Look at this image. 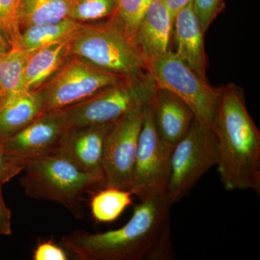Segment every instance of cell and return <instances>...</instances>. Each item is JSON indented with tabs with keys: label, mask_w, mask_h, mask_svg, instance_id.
<instances>
[{
	"label": "cell",
	"mask_w": 260,
	"mask_h": 260,
	"mask_svg": "<svg viewBox=\"0 0 260 260\" xmlns=\"http://www.w3.org/2000/svg\"><path fill=\"white\" fill-rule=\"evenodd\" d=\"M167 195L140 200L124 226L91 234L75 230L61 245L81 260H169L174 256Z\"/></svg>",
	"instance_id": "1"
},
{
	"label": "cell",
	"mask_w": 260,
	"mask_h": 260,
	"mask_svg": "<svg viewBox=\"0 0 260 260\" xmlns=\"http://www.w3.org/2000/svg\"><path fill=\"white\" fill-rule=\"evenodd\" d=\"M212 129L216 137L217 167L224 188L259 194V130L237 85L228 84L220 88Z\"/></svg>",
	"instance_id": "2"
},
{
	"label": "cell",
	"mask_w": 260,
	"mask_h": 260,
	"mask_svg": "<svg viewBox=\"0 0 260 260\" xmlns=\"http://www.w3.org/2000/svg\"><path fill=\"white\" fill-rule=\"evenodd\" d=\"M20 179L25 194L62 205L75 218L85 216L83 195L104 183L56 151L27 161Z\"/></svg>",
	"instance_id": "3"
},
{
	"label": "cell",
	"mask_w": 260,
	"mask_h": 260,
	"mask_svg": "<svg viewBox=\"0 0 260 260\" xmlns=\"http://www.w3.org/2000/svg\"><path fill=\"white\" fill-rule=\"evenodd\" d=\"M148 71L125 77L78 104L60 109L70 127L109 124L126 114L148 106L156 93Z\"/></svg>",
	"instance_id": "4"
},
{
	"label": "cell",
	"mask_w": 260,
	"mask_h": 260,
	"mask_svg": "<svg viewBox=\"0 0 260 260\" xmlns=\"http://www.w3.org/2000/svg\"><path fill=\"white\" fill-rule=\"evenodd\" d=\"M71 55L124 77L147 71L144 58L109 18L82 24L71 42Z\"/></svg>",
	"instance_id": "5"
},
{
	"label": "cell",
	"mask_w": 260,
	"mask_h": 260,
	"mask_svg": "<svg viewBox=\"0 0 260 260\" xmlns=\"http://www.w3.org/2000/svg\"><path fill=\"white\" fill-rule=\"evenodd\" d=\"M146 68L158 88L179 97L192 110L197 121L212 129L220 88L211 86L171 50L147 61Z\"/></svg>",
	"instance_id": "6"
},
{
	"label": "cell",
	"mask_w": 260,
	"mask_h": 260,
	"mask_svg": "<svg viewBox=\"0 0 260 260\" xmlns=\"http://www.w3.org/2000/svg\"><path fill=\"white\" fill-rule=\"evenodd\" d=\"M217 162L218 145L213 130L195 119L185 136L173 149L168 191L172 205L187 196Z\"/></svg>",
	"instance_id": "7"
},
{
	"label": "cell",
	"mask_w": 260,
	"mask_h": 260,
	"mask_svg": "<svg viewBox=\"0 0 260 260\" xmlns=\"http://www.w3.org/2000/svg\"><path fill=\"white\" fill-rule=\"evenodd\" d=\"M124 78L70 55L55 74L37 90L43 99V113L78 104Z\"/></svg>",
	"instance_id": "8"
},
{
	"label": "cell",
	"mask_w": 260,
	"mask_h": 260,
	"mask_svg": "<svg viewBox=\"0 0 260 260\" xmlns=\"http://www.w3.org/2000/svg\"><path fill=\"white\" fill-rule=\"evenodd\" d=\"M152 102L145 110L128 189L140 200L150 197L168 196L170 181L171 157L174 147L162 141L157 133Z\"/></svg>",
	"instance_id": "9"
},
{
	"label": "cell",
	"mask_w": 260,
	"mask_h": 260,
	"mask_svg": "<svg viewBox=\"0 0 260 260\" xmlns=\"http://www.w3.org/2000/svg\"><path fill=\"white\" fill-rule=\"evenodd\" d=\"M148 106L131 111L113 121L103 150L105 187L129 189Z\"/></svg>",
	"instance_id": "10"
},
{
	"label": "cell",
	"mask_w": 260,
	"mask_h": 260,
	"mask_svg": "<svg viewBox=\"0 0 260 260\" xmlns=\"http://www.w3.org/2000/svg\"><path fill=\"white\" fill-rule=\"evenodd\" d=\"M69 128L61 110L51 111L43 113L23 129L0 141L7 151L28 160L57 151Z\"/></svg>",
	"instance_id": "11"
},
{
	"label": "cell",
	"mask_w": 260,
	"mask_h": 260,
	"mask_svg": "<svg viewBox=\"0 0 260 260\" xmlns=\"http://www.w3.org/2000/svg\"><path fill=\"white\" fill-rule=\"evenodd\" d=\"M112 124L70 127L63 137L57 150L85 172L100 179L104 186L103 150Z\"/></svg>",
	"instance_id": "12"
},
{
	"label": "cell",
	"mask_w": 260,
	"mask_h": 260,
	"mask_svg": "<svg viewBox=\"0 0 260 260\" xmlns=\"http://www.w3.org/2000/svg\"><path fill=\"white\" fill-rule=\"evenodd\" d=\"M173 22L164 0H153L147 8L133 39L146 63L170 50Z\"/></svg>",
	"instance_id": "13"
},
{
	"label": "cell",
	"mask_w": 260,
	"mask_h": 260,
	"mask_svg": "<svg viewBox=\"0 0 260 260\" xmlns=\"http://www.w3.org/2000/svg\"><path fill=\"white\" fill-rule=\"evenodd\" d=\"M176 54L203 79L207 80L205 32L202 30L193 0L181 8L174 18Z\"/></svg>",
	"instance_id": "14"
},
{
	"label": "cell",
	"mask_w": 260,
	"mask_h": 260,
	"mask_svg": "<svg viewBox=\"0 0 260 260\" xmlns=\"http://www.w3.org/2000/svg\"><path fill=\"white\" fill-rule=\"evenodd\" d=\"M152 105L157 133L162 141L174 147L195 120L194 113L186 103L165 89H157Z\"/></svg>",
	"instance_id": "15"
},
{
	"label": "cell",
	"mask_w": 260,
	"mask_h": 260,
	"mask_svg": "<svg viewBox=\"0 0 260 260\" xmlns=\"http://www.w3.org/2000/svg\"><path fill=\"white\" fill-rule=\"evenodd\" d=\"M71 42H56L30 52L24 70L25 91L39 90L71 55Z\"/></svg>",
	"instance_id": "16"
},
{
	"label": "cell",
	"mask_w": 260,
	"mask_h": 260,
	"mask_svg": "<svg viewBox=\"0 0 260 260\" xmlns=\"http://www.w3.org/2000/svg\"><path fill=\"white\" fill-rule=\"evenodd\" d=\"M43 99L37 91L22 92L10 98L0 108V140L28 125L43 114Z\"/></svg>",
	"instance_id": "17"
},
{
	"label": "cell",
	"mask_w": 260,
	"mask_h": 260,
	"mask_svg": "<svg viewBox=\"0 0 260 260\" xmlns=\"http://www.w3.org/2000/svg\"><path fill=\"white\" fill-rule=\"evenodd\" d=\"M82 24L69 18L29 27L18 32L14 47L30 53L54 43L73 42Z\"/></svg>",
	"instance_id": "18"
},
{
	"label": "cell",
	"mask_w": 260,
	"mask_h": 260,
	"mask_svg": "<svg viewBox=\"0 0 260 260\" xmlns=\"http://www.w3.org/2000/svg\"><path fill=\"white\" fill-rule=\"evenodd\" d=\"M75 0H20L17 11L18 32L42 24L69 19Z\"/></svg>",
	"instance_id": "19"
},
{
	"label": "cell",
	"mask_w": 260,
	"mask_h": 260,
	"mask_svg": "<svg viewBox=\"0 0 260 260\" xmlns=\"http://www.w3.org/2000/svg\"><path fill=\"white\" fill-rule=\"evenodd\" d=\"M29 54L13 47L0 57V108L10 98L25 91L24 70Z\"/></svg>",
	"instance_id": "20"
},
{
	"label": "cell",
	"mask_w": 260,
	"mask_h": 260,
	"mask_svg": "<svg viewBox=\"0 0 260 260\" xmlns=\"http://www.w3.org/2000/svg\"><path fill=\"white\" fill-rule=\"evenodd\" d=\"M105 188L94 195L90 202V209L96 221L112 223L132 205L133 194L126 189Z\"/></svg>",
	"instance_id": "21"
},
{
	"label": "cell",
	"mask_w": 260,
	"mask_h": 260,
	"mask_svg": "<svg viewBox=\"0 0 260 260\" xmlns=\"http://www.w3.org/2000/svg\"><path fill=\"white\" fill-rule=\"evenodd\" d=\"M153 1L116 0L115 10L109 18L121 29L130 42L133 43V37L140 20Z\"/></svg>",
	"instance_id": "22"
},
{
	"label": "cell",
	"mask_w": 260,
	"mask_h": 260,
	"mask_svg": "<svg viewBox=\"0 0 260 260\" xmlns=\"http://www.w3.org/2000/svg\"><path fill=\"white\" fill-rule=\"evenodd\" d=\"M116 0H75L70 18L81 23L105 20L114 13Z\"/></svg>",
	"instance_id": "23"
},
{
	"label": "cell",
	"mask_w": 260,
	"mask_h": 260,
	"mask_svg": "<svg viewBox=\"0 0 260 260\" xmlns=\"http://www.w3.org/2000/svg\"><path fill=\"white\" fill-rule=\"evenodd\" d=\"M202 30L205 32L225 8L224 0H193Z\"/></svg>",
	"instance_id": "24"
},
{
	"label": "cell",
	"mask_w": 260,
	"mask_h": 260,
	"mask_svg": "<svg viewBox=\"0 0 260 260\" xmlns=\"http://www.w3.org/2000/svg\"><path fill=\"white\" fill-rule=\"evenodd\" d=\"M27 161L7 151L0 141V183L5 184L21 174Z\"/></svg>",
	"instance_id": "25"
},
{
	"label": "cell",
	"mask_w": 260,
	"mask_h": 260,
	"mask_svg": "<svg viewBox=\"0 0 260 260\" xmlns=\"http://www.w3.org/2000/svg\"><path fill=\"white\" fill-rule=\"evenodd\" d=\"M20 0H0V25L16 40L18 34L16 16Z\"/></svg>",
	"instance_id": "26"
},
{
	"label": "cell",
	"mask_w": 260,
	"mask_h": 260,
	"mask_svg": "<svg viewBox=\"0 0 260 260\" xmlns=\"http://www.w3.org/2000/svg\"><path fill=\"white\" fill-rule=\"evenodd\" d=\"M34 260H68L66 251L51 241L40 243L34 251Z\"/></svg>",
	"instance_id": "27"
},
{
	"label": "cell",
	"mask_w": 260,
	"mask_h": 260,
	"mask_svg": "<svg viewBox=\"0 0 260 260\" xmlns=\"http://www.w3.org/2000/svg\"><path fill=\"white\" fill-rule=\"evenodd\" d=\"M0 183V237L12 234V212L5 204Z\"/></svg>",
	"instance_id": "28"
},
{
	"label": "cell",
	"mask_w": 260,
	"mask_h": 260,
	"mask_svg": "<svg viewBox=\"0 0 260 260\" xmlns=\"http://www.w3.org/2000/svg\"><path fill=\"white\" fill-rule=\"evenodd\" d=\"M14 47V41L11 36L0 25V57Z\"/></svg>",
	"instance_id": "29"
},
{
	"label": "cell",
	"mask_w": 260,
	"mask_h": 260,
	"mask_svg": "<svg viewBox=\"0 0 260 260\" xmlns=\"http://www.w3.org/2000/svg\"><path fill=\"white\" fill-rule=\"evenodd\" d=\"M190 1L191 0H164L168 9L169 10L171 15H172L173 21H174V17L177 15L178 12Z\"/></svg>",
	"instance_id": "30"
}]
</instances>
